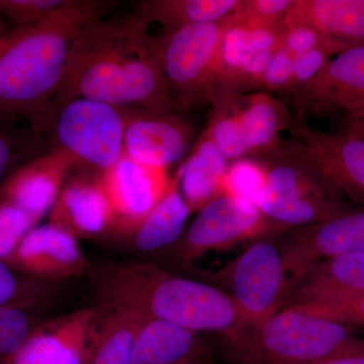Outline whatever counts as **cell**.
Returning a JSON list of instances; mask_svg holds the SVG:
<instances>
[{
    "label": "cell",
    "instance_id": "cell-24",
    "mask_svg": "<svg viewBox=\"0 0 364 364\" xmlns=\"http://www.w3.org/2000/svg\"><path fill=\"white\" fill-rule=\"evenodd\" d=\"M239 0H145L135 4L134 13L148 23H158L165 33L184 26L224 20L238 6Z\"/></svg>",
    "mask_w": 364,
    "mask_h": 364
},
{
    "label": "cell",
    "instance_id": "cell-41",
    "mask_svg": "<svg viewBox=\"0 0 364 364\" xmlns=\"http://www.w3.org/2000/svg\"><path fill=\"white\" fill-rule=\"evenodd\" d=\"M213 355L210 352L200 354V355L193 356V358L186 359L177 364H213Z\"/></svg>",
    "mask_w": 364,
    "mask_h": 364
},
{
    "label": "cell",
    "instance_id": "cell-42",
    "mask_svg": "<svg viewBox=\"0 0 364 364\" xmlns=\"http://www.w3.org/2000/svg\"><path fill=\"white\" fill-rule=\"evenodd\" d=\"M9 32V30L7 28L6 21L0 16V41H1L2 38Z\"/></svg>",
    "mask_w": 364,
    "mask_h": 364
},
{
    "label": "cell",
    "instance_id": "cell-21",
    "mask_svg": "<svg viewBox=\"0 0 364 364\" xmlns=\"http://www.w3.org/2000/svg\"><path fill=\"white\" fill-rule=\"evenodd\" d=\"M282 26H310L349 47L364 44V0H294Z\"/></svg>",
    "mask_w": 364,
    "mask_h": 364
},
{
    "label": "cell",
    "instance_id": "cell-4",
    "mask_svg": "<svg viewBox=\"0 0 364 364\" xmlns=\"http://www.w3.org/2000/svg\"><path fill=\"white\" fill-rule=\"evenodd\" d=\"M254 159L265 176L256 205L274 221L287 226L312 224L324 217L331 198L341 200L296 139L282 140L269 153Z\"/></svg>",
    "mask_w": 364,
    "mask_h": 364
},
{
    "label": "cell",
    "instance_id": "cell-25",
    "mask_svg": "<svg viewBox=\"0 0 364 364\" xmlns=\"http://www.w3.org/2000/svg\"><path fill=\"white\" fill-rule=\"evenodd\" d=\"M191 215L179 189V174L172 177L168 191L134 233L139 250L149 252L176 244Z\"/></svg>",
    "mask_w": 364,
    "mask_h": 364
},
{
    "label": "cell",
    "instance_id": "cell-15",
    "mask_svg": "<svg viewBox=\"0 0 364 364\" xmlns=\"http://www.w3.org/2000/svg\"><path fill=\"white\" fill-rule=\"evenodd\" d=\"M333 191L364 205V140L352 134H333L311 128L296 117L289 128Z\"/></svg>",
    "mask_w": 364,
    "mask_h": 364
},
{
    "label": "cell",
    "instance_id": "cell-35",
    "mask_svg": "<svg viewBox=\"0 0 364 364\" xmlns=\"http://www.w3.org/2000/svg\"><path fill=\"white\" fill-rule=\"evenodd\" d=\"M315 317L327 318L339 324L356 328L364 327V294L351 298L318 304V305L287 306Z\"/></svg>",
    "mask_w": 364,
    "mask_h": 364
},
{
    "label": "cell",
    "instance_id": "cell-5",
    "mask_svg": "<svg viewBox=\"0 0 364 364\" xmlns=\"http://www.w3.org/2000/svg\"><path fill=\"white\" fill-rule=\"evenodd\" d=\"M123 107L76 98L57 107L46 126L49 151L68 157L78 173L100 176L124 155Z\"/></svg>",
    "mask_w": 364,
    "mask_h": 364
},
{
    "label": "cell",
    "instance_id": "cell-3",
    "mask_svg": "<svg viewBox=\"0 0 364 364\" xmlns=\"http://www.w3.org/2000/svg\"><path fill=\"white\" fill-rule=\"evenodd\" d=\"M114 6L71 0L48 20L9 30L0 41V116L23 117L43 135L76 33Z\"/></svg>",
    "mask_w": 364,
    "mask_h": 364
},
{
    "label": "cell",
    "instance_id": "cell-36",
    "mask_svg": "<svg viewBox=\"0 0 364 364\" xmlns=\"http://www.w3.org/2000/svg\"><path fill=\"white\" fill-rule=\"evenodd\" d=\"M294 0H239L235 14L253 26H277L294 6Z\"/></svg>",
    "mask_w": 364,
    "mask_h": 364
},
{
    "label": "cell",
    "instance_id": "cell-22",
    "mask_svg": "<svg viewBox=\"0 0 364 364\" xmlns=\"http://www.w3.org/2000/svg\"><path fill=\"white\" fill-rule=\"evenodd\" d=\"M214 141L203 130L188 159L179 167V189L191 214L200 212L223 195V181L229 163Z\"/></svg>",
    "mask_w": 364,
    "mask_h": 364
},
{
    "label": "cell",
    "instance_id": "cell-12",
    "mask_svg": "<svg viewBox=\"0 0 364 364\" xmlns=\"http://www.w3.org/2000/svg\"><path fill=\"white\" fill-rule=\"evenodd\" d=\"M124 155L142 164L168 169L195 145L193 124L176 112L156 114L123 107Z\"/></svg>",
    "mask_w": 364,
    "mask_h": 364
},
{
    "label": "cell",
    "instance_id": "cell-18",
    "mask_svg": "<svg viewBox=\"0 0 364 364\" xmlns=\"http://www.w3.org/2000/svg\"><path fill=\"white\" fill-rule=\"evenodd\" d=\"M49 223L78 240L114 234V210L98 176L70 173L49 213Z\"/></svg>",
    "mask_w": 364,
    "mask_h": 364
},
{
    "label": "cell",
    "instance_id": "cell-20",
    "mask_svg": "<svg viewBox=\"0 0 364 364\" xmlns=\"http://www.w3.org/2000/svg\"><path fill=\"white\" fill-rule=\"evenodd\" d=\"M135 313L136 324L131 364H177L210 352L198 333L167 321Z\"/></svg>",
    "mask_w": 364,
    "mask_h": 364
},
{
    "label": "cell",
    "instance_id": "cell-14",
    "mask_svg": "<svg viewBox=\"0 0 364 364\" xmlns=\"http://www.w3.org/2000/svg\"><path fill=\"white\" fill-rule=\"evenodd\" d=\"M100 311V306H90L40 323L0 364H88Z\"/></svg>",
    "mask_w": 364,
    "mask_h": 364
},
{
    "label": "cell",
    "instance_id": "cell-30",
    "mask_svg": "<svg viewBox=\"0 0 364 364\" xmlns=\"http://www.w3.org/2000/svg\"><path fill=\"white\" fill-rule=\"evenodd\" d=\"M265 186V176L254 158L237 160L228 167L223 181V195L236 196L254 203Z\"/></svg>",
    "mask_w": 364,
    "mask_h": 364
},
{
    "label": "cell",
    "instance_id": "cell-2",
    "mask_svg": "<svg viewBox=\"0 0 364 364\" xmlns=\"http://www.w3.org/2000/svg\"><path fill=\"white\" fill-rule=\"evenodd\" d=\"M87 274L100 305L134 311L198 334L218 333L238 363L245 353L247 335L233 301L219 287L131 261L91 265Z\"/></svg>",
    "mask_w": 364,
    "mask_h": 364
},
{
    "label": "cell",
    "instance_id": "cell-27",
    "mask_svg": "<svg viewBox=\"0 0 364 364\" xmlns=\"http://www.w3.org/2000/svg\"><path fill=\"white\" fill-rule=\"evenodd\" d=\"M210 122L205 131L228 161L251 158L250 149L239 117L237 95H215Z\"/></svg>",
    "mask_w": 364,
    "mask_h": 364
},
{
    "label": "cell",
    "instance_id": "cell-32",
    "mask_svg": "<svg viewBox=\"0 0 364 364\" xmlns=\"http://www.w3.org/2000/svg\"><path fill=\"white\" fill-rule=\"evenodd\" d=\"M38 324L30 310L16 306L0 308V363L21 348Z\"/></svg>",
    "mask_w": 364,
    "mask_h": 364
},
{
    "label": "cell",
    "instance_id": "cell-38",
    "mask_svg": "<svg viewBox=\"0 0 364 364\" xmlns=\"http://www.w3.org/2000/svg\"><path fill=\"white\" fill-rule=\"evenodd\" d=\"M328 38L329 37H326L310 26H291V28H284L277 48H284L299 58L301 55L310 51Z\"/></svg>",
    "mask_w": 364,
    "mask_h": 364
},
{
    "label": "cell",
    "instance_id": "cell-19",
    "mask_svg": "<svg viewBox=\"0 0 364 364\" xmlns=\"http://www.w3.org/2000/svg\"><path fill=\"white\" fill-rule=\"evenodd\" d=\"M364 294V252L321 261L289 280L284 306L318 305Z\"/></svg>",
    "mask_w": 364,
    "mask_h": 364
},
{
    "label": "cell",
    "instance_id": "cell-17",
    "mask_svg": "<svg viewBox=\"0 0 364 364\" xmlns=\"http://www.w3.org/2000/svg\"><path fill=\"white\" fill-rule=\"evenodd\" d=\"M72 170L70 160L58 151L33 158L2 182L0 205L20 208L41 222L51 212Z\"/></svg>",
    "mask_w": 364,
    "mask_h": 364
},
{
    "label": "cell",
    "instance_id": "cell-11",
    "mask_svg": "<svg viewBox=\"0 0 364 364\" xmlns=\"http://www.w3.org/2000/svg\"><path fill=\"white\" fill-rule=\"evenodd\" d=\"M289 279L321 261L364 252V210H347L326 221L294 228L277 244Z\"/></svg>",
    "mask_w": 364,
    "mask_h": 364
},
{
    "label": "cell",
    "instance_id": "cell-29",
    "mask_svg": "<svg viewBox=\"0 0 364 364\" xmlns=\"http://www.w3.org/2000/svg\"><path fill=\"white\" fill-rule=\"evenodd\" d=\"M44 136L30 130L0 128V181L33 158L49 152Z\"/></svg>",
    "mask_w": 364,
    "mask_h": 364
},
{
    "label": "cell",
    "instance_id": "cell-33",
    "mask_svg": "<svg viewBox=\"0 0 364 364\" xmlns=\"http://www.w3.org/2000/svg\"><path fill=\"white\" fill-rule=\"evenodd\" d=\"M348 48L350 47L344 43L328 38L310 51L301 55L294 65L293 73L284 88V93L289 95L305 85L314 76L317 75L330 59Z\"/></svg>",
    "mask_w": 364,
    "mask_h": 364
},
{
    "label": "cell",
    "instance_id": "cell-43",
    "mask_svg": "<svg viewBox=\"0 0 364 364\" xmlns=\"http://www.w3.org/2000/svg\"><path fill=\"white\" fill-rule=\"evenodd\" d=\"M358 119H364V114H363V116H361L360 117H358Z\"/></svg>",
    "mask_w": 364,
    "mask_h": 364
},
{
    "label": "cell",
    "instance_id": "cell-31",
    "mask_svg": "<svg viewBox=\"0 0 364 364\" xmlns=\"http://www.w3.org/2000/svg\"><path fill=\"white\" fill-rule=\"evenodd\" d=\"M71 0H0V16L14 28L48 20L63 11Z\"/></svg>",
    "mask_w": 364,
    "mask_h": 364
},
{
    "label": "cell",
    "instance_id": "cell-34",
    "mask_svg": "<svg viewBox=\"0 0 364 364\" xmlns=\"http://www.w3.org/2000/svg\"><path fill=\"white\" fill-rule=\"evenodd\" d=\"M39 223L20 208L0 205V260L9 263L23 238Z\"/></svg>",
    "mask_w": 364,
    "mask_h": 364
},
{
    "label": "cell",
    "instance_id": "cell-16",
    "mask_svg": "<svg viewBox=\"0 0 364 364\" xmlns=\"http://www.w3.org/2000/svg\"><path fill=\"white\" fill-rule=\"evenodd\" d=\"M7 264L26 277L51 282L87 274L91 267L78 239L50 223L33 228Z\"/></svg>",
    "mask_w": 364,
    "mask_h": 364
},
{
    "label": "cell",
    "instance_id": "cell-6",
    "mask_svg": "<svg viewBox=\"0 0 364 364\" xmlns=\"http://www.w3.org/2000/svg\"><path fill=\"white\" fill-rule=\"evenodd\" d=\"M207 279L233 301L248 337L247 351L254 335L282 310L289 291V277L279 247L267 239L255 240L227 265L208 273Z\"/></svg>",
    "mask_w": 364,
    "mask_h": 364
},
{
    "label": "cell",
    "instance_id": "cell-40",
    "mask_svg": "<svg viewBox=\"0 0 364 364\" xmlns=\"http://www.w3.org/2000/svg\"><path fill=\"white\" fill-rule=\"evenodd\" d=\"M347 133L358 136L364 140V119H347Z\"/></svg>",
    "mask_w": 364,
    "mask_h": 364
},
{
    "label": "cell",
    "instance_id": "cell-10",
    "mask_svg": "<svg viewBox=\"0 0 364 364\" xmlns=\"http://www.w3.org/2000/svg\"><path fill=\"white\" fill-rule=\"evenodd\" d=\"M296 117L344 114L347 119L364 114V44L352 46L333 57L317 75L289 93Z\"/></svg>",
    "mask_w": 364,
    "mask_h": 364
},
{
    "label": "cell",
    "instance_id": "cell-39",
    "mask_svg": "<svg viewBox=\"0 0 364 364\" xmlns=\"http://www.w3.org/2000/svg\"><path fill=\"white\" fill-rule=\"evenodd\" d=\"M304 364H364V339L355 338L324 358Z\"/></svg>",
    "mask_w": 364,
    "mask_h": 364
},
{
    "label": "cell",
    "instance_id": "cell-37",
    "mask_svg": "<svg viewBox=\"0 0 364 364\" xmlns=\"http://www.w3.org/2000/svg\"><path fill=\"white\" fill-rule=\"evenodd\" d=\"M299 57L284 48H277L272 61L261 78L260 87L284 92Z\"/></svg>",
    "mask_w": 364,
    "mask_h": 364
},
{
    "label": "cell",
    "instance_id": "cell-13",
    "mask_svg": "<svg viewBox=\"0 0 364 364\" xmlns=\"http://www.w3.org/2000/svg\"><path fill=\"white\" fill-rule=\"evenodd\" d=\"M98 178L114 210V234L133 236L168 191L172 177L168 169L142 164L123 155Z\"/></svg>",
    "mask_w": 364,
    "mask_h": 364
},
{
    "label": "cell",
    "instance_id": "cell-9",
    "mask_svg": "<svg viewBox=\"0 0 364 364\" xmlns=\"http://www.w3.org/2000/svg\"><path fill=\"white\" fill-rule=\"evenodd\" d=\"M287 231L270 221L254 203L224 193L198 212L174 244V254L183 267H193L205 254L226 251L241 242L267 239Z\"/></svg>",
    "mask_w": 364,
    "mask_h": 364
},
{
    "label": "cell",
    "instance_id": "cell-1",
    "mask_svg": "<svg viewBox=\"0 0 364 364\" xmlns=\"http://www.w3.org/2000/svg\"><path fill=\"white\" fill-rule=\"evenodd\" d=\"M148 26L134 11L83 26L72 43L50 117L76 98L156 114L178 112Z\"/></svg>",
    "mask_w": 364,
    "mask_h": 364
},
{
    "label": "cell",
    "instance_id": "cell-28",
    "mask_svg": "<svg viewBox=\"0 0 364 364\" xmlns=\"http://www.w3.org/2000/svg\"><path fill=\"white\" fill-rule=\"evenodd\" d=\"M55 289V282H45L16 272L0 260V308L16 306L31 310L47 301Z\"/></svg>",
    "mask_w": 364,
    "mask_h": 364
},
{
    "label": "cell",
    "instance_id": "cell-8",
    "mask_svg": "<svg viewBox=\"0 0 364 364\" xmlns=\"http://www.w3.org/2000/svg\"><path fill=\"white\" fill-rule=\"evenodd\" d=\"M355 329L284 308L254 335L240 364H304L334 353L355 338Z\"/></svg>",
    "mask_w": 364,
    "mask_h": 364
},
{
    "label": "cell",
    "instance_id": "cell-26",
    "mask_svg": "<svg viewBox=\"0 0 364 364\" xmlns=\"http://www.w3.org/2000/svg\"><path fill=\"white\" fill-rule=\"evenodd\" d=\"M100 306L88 364H131L136 313L114 306Z\"/></svg>",
    "mask_w": 364,
    "mask_h": 364
},
{
    "label": "cell",
    "instance_id": "cell-23",
    "mask_svg": "<svg viewBox=\"0 0 364 364\" xmlns=\"http://www.w3.org/2000/svg\"><path fill=\"white\" fill-rule=\"evenodd\" d=\"M237 105L251 158L274 149L282 141L280 134L293 121L287 105L269 93L237 95Z\"/></svg>",
    "mask_w": 364,
    "mask_h": 364
},
{
    "label": "cell",
    "instance_id": "cell-7",
    "mask_svg": "<svg viewBox=\"0 0 364 364\" xmlns=\"http://www.w3.org/2000/svg\"><path fill=\"white\" fill-rule=\"evenodd\" d=\"M230 16L184 26L154 38L158 58L177 111L210 104L215 95L220 49Z\"/></svg>",
    "mask_w": 364,
    "mask_h": 364
}]
</instances>
